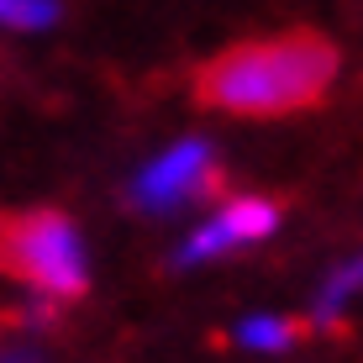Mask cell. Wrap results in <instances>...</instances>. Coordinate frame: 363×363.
<instances>
[{
  "label": "cell",
  "instance_id": "cell-1",
  "mask_svg": "<svg viewBox=\"0 0 363 363\" xmlns=\"http://www.w3.org/2000/svg\"><path fill=\"white\" fill-rule=\"evenodd\" d=\"M337 79V48L321 32H279L232 43L195 74V100L227 116L269 121L311 111Z\"/></svg>",
  "mask_w": 363,
  "mask_h": 363
},
{
  "label": "cell",
  "instance_id": "cell-2",
  "mask_svg": "<svg viewBox=\"0 0 363 363\" xmlns=\"http://www.w3.org/2000/svg\"><path fill=\"white\" fill-rule=\"evenodd\" d=\"M0 269L48 300H74L90 284L84 242L58 211H16L0 216Z\"/></svg>",
  "mask_w": 363,
  "mask_h": 363
},
{
  "label": "cell",
  "instance_id": "cell-3",
  "mask_svg": "<svg viewBox=\"0 0 363 363\" xmlns=\"http://www.w3.org/2000/svg\"><path fill=\"white\" fill-rule=\"evenodd\" d=\"M221 190V164L211 158V147L200 143H179L169 147L158 164H147V174L137 179V200L153 211H169V206H184V200H200V195H216Z\"/></svg>",
  "mask_w": 363,
  "mask_h": 363
},
{
  "label": "cell",
  "instance_id": "cell-4",
  "mask_svg": "<svg viewBox=\"0 0 363 363\" xmlns=\"http://www.w3.org/2000/svg\"><path fill=\"white\" fill-rule=\"evenodd\" d=\"M274 227H279V206H274V200H253V195L247 200H227V206L184 242V258L200 264V258L232 253V247H247V242H258V237H269Z\"/></svg>",
  "mask_w": 363,
  "mask_h": 363
},
{
  "label": "cell",
  "instance_id": "cell-5",
  "mask_svg": "<svg viewBox=\"0 0 363 363\" xmlns=\"http://www.w3.org/2000/svg\"><path fill=\"white\" fill-rule=\"evenodd\" d=\"M58 16V0H0V27L16 32H37Z\"/></svg>",
  "mask_w": 363,
  "mask_h": 363
},
{
  "label": "cell",
  "instance_id": "cell-6",
  "mask_svg": "<svg viewBox=\"0 0 363 363\" xmlns=\"http://www.w3.org/2000/svg\"><path fill=\"white\" fill-rule=\"evenodd\" d=\"M295 327L290 321H247L242 327V342H258V347H279V342H290Z\"/></svg>",
  "mask_w": 363,
  "mask_h": 363
},
{
  "label": "cell",
  "instance_id": "cell-7",
  "mask_svg": "<svg viewBox=\"0 0 363 363\" xmlns=\"http://www.w3.org/2000/svg\"><path fill=\"white\" fill-rule=\"evenodd\" d=\"M358 279H363V269H353V274H347V284H358Z\"/></svg>",
  "mask_w": 363,
  "mask_h": 363
}]
</instances>
